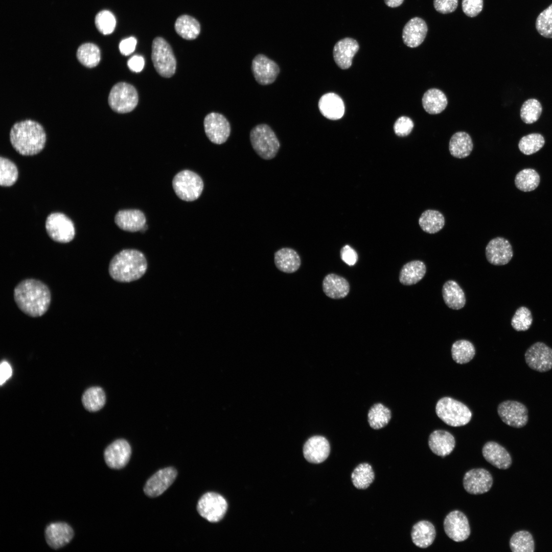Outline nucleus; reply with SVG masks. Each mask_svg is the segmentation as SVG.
Wrapping results in <instances>:
<instances>
[{
	"mask_svg": "<svg viewBox=\"0 0 552 552\" xmlns=\"http://www.w3.org/2000/svg\"><path fill=\"white\" fill-rule=\"evenodd\" d=\"M114 222L123 231L135 232L144 228L146 219L143 212L139 210H123L116 214Z\"/></svg>",
	"mask_w": 552,
	"mask_h": 552,
	"instance_id": "obj_25",
	"label": "nucleus"
},
{
	"mask_svg": "<svg viewBox=\"0 0 552 552\" xmlns=\"http://www.w3.org/2000/svg\"><path fill=\"white\" fill-rule=\"evenodd\" d=\"M442 292L444 301L449 308L459 310L465 306L466 302L465 294L455 281H446L443 286Z\"/></svg>",
	"mask_w": 552,
	"mask_h": 552,
	"instance_id": "obj_31",
	"label": "nucleus"
},
{
	"mask_svg": "<svg viewBox=\"0 0 552 552\" xmlns=\"http://www.w3.org/2000/svg\"><path fill=\"white\" fill-rule=\"evenodd\" d=\"M540 177L538 173L531 168L524 169L519 171L515 178V184L517 189L523 192L535 190L539 186Z\"/></svg>",
	"mask_w": 552,
	"mask_h": 552,
	"instance_id": "obj_40",
	"label": "nucleus"
},
{
	"mask_svg": "<svg viewBox=\"0 0 552 552\" xmlns=\"http://www.w3.org/2000/svg\"><path fill=\"white\" fill-rule=\"evenodd\" d=\"M274 261L279 270L287 273L295 272L301 264V258L297 252L288 247L277 251L274 254Z\"/></svg>",
	"mask_w": 552,
	"mask_h": 552,
	"instance_id": "obj_28",
	"label": "nucleus"
},
{
	"mask_svg": "<svg viewBox=\"0 0 552 552\" xmlns=\"http://www.w3.org/2000/svg\"><path fill=\"white\" fill-rule=\"evenodd\" d=\"M533 320L531 310L525 306H521L516 310L511 324L516 331H526L532 326Z\"/></svg>",
	"mask_w": 552,
	"mask_h": 552,
	"instance_id": "obj_47",
	"label": "nucleus"
},
{
	"mask_svg": "<svg viewBox=\"0 0 552 552\" xmlns=\"http://www.w3.org/2000/svg\"><path fill=\"white\" fill-rule=\"evenodd\" d=\"M18 170L16 165L5 157L0 158V185L2 187H10L14 185L18 178Z\"/></svg>",
	"mask_w": 552,
	"mask_h": 552,
	"instance_id": "obj_46",
	"label": "nucleus"
},
{
	"mask_svg": "<svg viewBox=\"0 0 552 552\" xmlns=\"http://www.w3.org/2000/svg\"><path fill=\"white\" fill-rule=\"evenodd\" d=\"M428 27L421 18L415 17L405 25L402 31V39L405 45L410 48L420 45L427 35Z\"/></svg>",
	"mask_w": 552,
	"mask_h": 552,
	"instance_id": "obj_22",
	"label": "nucleus"
},
{
	"mask_svg": "<svg viewBox=\"0 0 552 552\" xmlns=\"http://www.w3.org/2000/svg\"><path fill=\"white\" fill-rule=\"evenodd\" d=\"M108 100L109 106L114 111L124 113L135 108L139 97L133 86L126 82H119L112 87Z\"/></svg>",
	"mask_w": 552,
	"mask_h": 552,
	"instance_id": "obj_8",
	"label": "nucleus"
},
{
	"mask_svg": "<svg viewBox=\"0 0 552 552\" xmlns=\"http://www.w3.org/2000/svg\"><path fill=\"white\" fill-rule=\"evenodd\" d=\"M433 6L436 11L442 14L454 12L458 6V0H433Z\"/></svg>",
	"mask_w": 552,
	"mask_h": 552,
	"instance_id": "obj_52",
	"label": "nucleus"
},
{
	"mask_svg": "<svg viewBox=\"0 0 552 552\" xmlns=\"http://www.w3.org/2000/svg\"><path fill=\"white\" fill-rule=\"evenodd\" d=\"M172 186L176 195L181 200L192 201L197 199L203 189V182L197 173L184 170L176 174Z\"/></svg>",
	"mask_w": 552,
	"mask_h": 552,
	"instance_id": "obj_6",
	"label": "nucleus"
},
{
	"mask_svg": "<svg viewBox=\"0 0 552 552\" xmlns=\"http://www.w3.org/2000/svg\"><path fill=\"white\" fill-rule=\"evenodd\" d=\"M435 412L444 423L453 427L466 425L472 417V413L466 405L448 397H443L438 401Z\"/></svg>",
	"mask_w": 552,
	"mask_h": 552,
	"instance_id": "obj_4",
	"label": "nucleus"
},
{
	"mask_svg": "<svg viewBox=\"0 0 552 552\" xmlns=\"http://www.w3.org/2000/svg\"><path fill=\"white\" fill-rule=\"evenodd\" d=\"M498 414L507 425L520 428L528 422V409L522 403L514 400H506L500 403L497 407Z\"/></svg>",
	"mask_w": 552,
	"mask_h": 552,
	"instance_id": "obj_11",
	"label": "nucleus"
},
{
	"mask_svg": "<svg viewBox=\"0 0 552 552\" xmlns=\"http://www.w3.org/2000/svg\"><path fill=\"white\" fill-rule=\"evenodd\" d=\"M174 28L176 33L186 40L196 39L200 32V25L194 17L182 15L175 21Z\"/></svg>",
	"mask_w": 552,
	"mask_h": 552,
	"instance_id": "obj_35",
	"label": "nucleus"
},
{
	"mask_svg": "<svg viewBox=\"0 0 552 552\" xmlns=\"http://www.w3.org/2000/svg\"><path fill=\"white\" fill-rule=\"evenodd\" d=\"M77 58L84 66L92 68L97 66L100 62V50L98 47L94 43H85L78 48Z\"/></svg>",
	"mask_w": 552,
	"mask_h": 552,
	"instance_id": "obj_38",
	"label": "nucleus"
},
{
	"mask_svg": "<svg viewBox=\"0 0 552 552\" xmlns=\"http://www.w3.org/2000/svg\"><path fill=\"white\" fill-rule=\"evenodd\" d=\"M12 374L10 365L5 361L2 362L0 365V384L2 385L10 378Z\"/></svg>",
	"mask_w": 552,
	"mask_h": 552,
	"instance_id": "obj_56",
	"label": "nucleus"
},
{
	"mask_svg": "<svg viewBox=\"0 0 552 552\" xmlns=\"http://www.w3.org/2000/svg\"><path fill=\"white\" fill-rule=\"evenodd\" d=\"M177 475V470L172 467L158 470L146 482L144 487L145 494L150 497L160 495L173 483Z\"/></svg>",
	"mask_w": 552,
	"mask_h": 552,
	"instance_id": "obj_15",
	"label": "nucleus"
},
{
	"mask_svg": "<svg viewBox=\"0 0 552 552\" xmlns=\"http://www.w3.org/2000/svg\"><path fill=\"white\" fill-rule=\"evenodd\" d=\"M436 531L433 525L429 521L421 520L412 527L411 537L412 542L420 548H426L433 542Z\"/></svg>",
	"mask_w": 552,
	"mask_h": 552,
	"instance_id": "obj_30",
	"label": "nucleus"
},
{
	"mask_svg": "<svg viewBox=\"0 0 552 552\" xmlns=\"http://www.w3.org/2000/svg\"><path fill=\"white\" fill-rule=\"evenodd\" d=\"M250 140L253 149L264 159L274 158L280 147L273 131L264 124L258 125L252 128L250 133Z\"/></svg>",
	"mask_w": 552,
	"mask_h": 552,
	"instance_id": "obj_5",
	"label": "nucleus"
},
{
	"mask_svg": "<svg viewBox=\"0 0 552 552\" xmlns=\"http://www.w3.org/2000/svg\"><path fill=\"white\" fill-rule=\"evenodd\" d=\"M144 254L134 249H123L111 260L108 268L110 276L119 282L129 283L140 279L147 269Z\"/></svg>",
	"mask_w": 552,
	"mask_h": 552,
	"instance_id": "obj_3",
	"label": "nucleus"
},
{
	"mask_svg": "<svg viewBox=\"0 0 552 552\" xmlns=\"http://www.w3.org/2000/svg\"><path fill=\"white\" fill-rule=\"evenodd\" d=\"M413 123L409 117L402 116L399 118L394 125L395 133L399 136L408 135L413 128Z\"/></svg>",
	"mask_w": 552,
	"mask_h": 552,
	"instance_id": "obj_50",
	"label": "nucleus"
},
{
	"mask_svg": "<svg viewBox=\"0 0 552 552\" xmlns=\"http://www.w3.org/2000/svg\"><path fill=\"white\" fill-rule=\"evenodd\" d=\"M330 445L327 439L321 435L310 438L303 447V454L309 463L319 464L324 462L329 455Z\"/></svg>",
	"mask_w": 552,
	"mask_h": 552,
	"instance_id": "obj_20",
	"label": "nucleus"
},
{
	"mask_svg": "<svg viewBox=\"0 0 552 552\" xmlns=\"http://www.w3.org/2000/svg\"><path fill=\"white\" fill-rule=\"evenodd\" d=\"M72 528L65 522H54L49 524L45 530V538L48 545L57 549L68 544L74 537Z\"/></svg>",
	"mask_w": 552,
	"mask_h": 552,
	"instance_id": "obj_21",
	"label": "nucleus"
},
{
	"mask_svg": "<svg viewBox=\"0 0 552 552\" xmlns=\"http://www.w3.org/2000/svg\"><path fill=\"white\" fill-rule=\"evenodd\" d=\"M493 485L491 473L483 468H476L467 472L463 478V486L469 494L478 495L488 492Z\"/></svg>",
	"mask_w": 552,
	"mask_h": 552,
	"instance_id": "obj_18",
	"label": "nucleus"
},
{
	"mask_svg": "<svg viewBox=\"0 0 552 552\" xmlns=\"http://www.w3.org/2000/svg\"><path fill=\"white\" fill-rule=\"evenodd\" d=\"M340 257L342 260L349 266L355 265L358 260V255L356 251L348 245L341 248Z\"/></svg>",
	"mask_w": 552,
	"mask_h": 552,
	"instance_id": "obj_53",
	"label": "nucleus"
},
{
	"mask_svg": "<svg viewBox=\"0 0 552 552\" xmlns=\"http://www.w3.org/2000/svg\"><path fill=\"white\" fill-rule=\"evenodd\" d=\"M404 0H384L385 4L391 8H395L400 6Z\"/></svg>",
	"mask_w": 552,
	"mask_h": 552,
	"instance_id": "obj_57",
	"label": "nucleus"
},
{
	"mask_svg": "<svg viewBox=\"0 0 552 552\" xmlns=\"http://www.w3.org/2000/svg\"><path fill=\"white\" fill-rule=\"evenodd\" d=\"M443 215L439 211L427 210L423 212L419 219L421 229L428 234H435L441 231L445 225Z\"/></svg>",
	"mask_w": 552,
	"mask_h": 552,
	"instance_id": "obj_36",
	"label": "nucleus"
},
{
	"mask_svg": "<svg viewBox=\"0 0 552 552\" xmlns=\"http://www.w3.org/2000/svg\"><path fill=\"white\" fill-rule=\"evenodd\" d=\"M428 445L433 453L445 457L453 450L455 441L450 432L443 430H436L429 435Z\"/></svg>",
	"mask_w": 552,
	"mask_h": 552,
	"instance_id": "obj_26",
	"label": "nucleus"
},
{
	"mask_svg": "<svg viewBox=\"0 0 552 552\" xmlns=\"http://www.w3.org/2000/svg\"><path fill=\"white\" fill-rule=\"evenodd\" d=\"M45 228L49 237L59 243L71 241L75 235V229L72 220L61 213L50 214L45 221Z\"/></svg>",
	"mask_w": 552,
	"mask_h": 552,
	"instance_id": "obj_9",
	"label": "nucleus"
},
{
	"mask_svg": "<svg viewBox=\"0 0 552 552\" xmlns=\"http://www.w3.org/2000/svg\"><path fill=\"white\" fill-rule=\"evenodd\" d=\"M482 453L485 459L498 469L505 470L512 465V457L509 452L495 442L486 443L482 447Z\"/></svg>",
	"mask_w": 552,
	"mask_h": 552,
	"instance_id": "obj_24",
	"label": "nucleus"
},
{
	"mask_svg": "<svg viewBox=\"0 0 552 552\" xmlns=\"http://www.w3.org/2000/svg\"><path fill=\"white\" fill-rule=\"evenodd\" d=\"M227 509V503L221 495L215 492H208L198 501L197 510L203 518L212 523L218 522L224 516Z\"/></svg>",
	"mask_w": 552,
	"mask_h": 552,
	"instance_id": "obj_10",
	"label": "nucleus"
},
{
	"mask_svg": "<svg viewBox=\"0 0 552 552\" xmlns=\"http://www.w3.org/2000/svg\"><path fill=\"white\" fill-rule=\"evenodd\" d=\"M151 59L157 72L162 77L170 78L175 73L176 61L169 43L163 38H155L152 43Z\"/></svg>",
	"mask_w": 552,
	"mask_h": 552,
	"instance_id": "obj_7",
	"label": "nucleus"
},
{
	"mask_svg": "<svg viewBox=\"0 0 552 552\" xmlns=\"http://www.w3.org/2000/svg\"><path fill=\"white\" fill-rule=\"evenodd\" d=\"M318 108L325 117L333 120L340 119L344 113L342 100L338 95L332 93L326 94L320 98Z\"/></svg>",
	"mask_w": 552,
	"mask_h": 552,
	"instance_id": "obj_27",
	"label": "nucleus"
},
{
	"mask_svg": "<svg viewBox=\"0 0 552 552\" xmlns=\"http://www.w3.org/2000/svg\"><path fill=\"white\" fill-rule=\"evenodd\" d=\"M353 485L358 489H365L373 482L375 474L372 466L368 463L358 465L351 475Z\"/></svg>",
	"mask_w": 552,
	"mask_h": 552,
	"instance_id": "obj_42",
	"label": "nucleus"
},
{
	"mask_svg": "<svg viewBox=\"0 0 552 552\" xmlns=\"http://www.w3.org/2000/svg\"><path fill=\"white\" fill-rule=\"evenodd\" d=\"M367 417L371 427L379 429L388 424L392 417L391 411L382 404L376 403L370 408Z\"/></svg>",
	"mask_w": 552,
	"mask_h": 552,
	"instance_id": "obj_39",
	"label": "nucleus"
},
{
	"mask_svg": "<svg viewBox=\"0 0 552 552\" xmlns=\"http://www.w3.org/2000/svg\"><path fill=\"white\" fill-rule=\"evenodd\" d=\"M10 141L14 149L20 154L34 155L43 149L46 135L39 123L26 120L13 125L10 132Z\"/></svg>",
	"mask_w": 552,
	"mask_h": 552,
	"instance_id": "obj_2",
	"label": "nucleus"
},
{
	"mask_svg": "<svg viewBox=\"0 0 552 552\" xmlns=\"http://www.w3.org/2000/svg\"><path fill=\"white\" fill-rule=\"evenodd\" d=\"M136 43V39L133 37H130L122 40L119 44L120 52L123 55H129L135 50Z\"/></svg>",
	"mask_w": 552,
	"mask_h": 552,
	"instance_id": "obj_54",
	"label": "nucleus"
},
{
	"mask_svg": "<svg viewBox=\"0 0 552 552\" xmlns=\"http://www.w3.org/2000/svg\"><path fill=\"white\" fill-rule=\"evenodd\" d=\"M451 351L453 359L459 364L469 362L475 354V349L473 343L465 339L454 342L452 345Z\"/></svg>",
	"mask_w": 552,
	"mask_h": 552,
	"instance_id": "obj_41",
	"label": "nucleus"
},
{
	"mask_svg": "<svg viewBox=\"0 0 552 552\" xmlns=\"http://www.w3.org/2000/svg\"><path fill=\"white\" fill-rule=\"evenodd\" d=\"M323 289L325 294L333 299L346 297L349 292L350 285L346 279L334 273L327 275L323 281Z\"/></svg>",
	"mask_w": 552,
	"mask_h": 552,
	"instance_id": "obj_29",
	"label": "nucleus"
},
{
	"mask_svg": "<svg viewBox=\"0 0 552 552\" xmlns=\"http://www.w3.org/2000/svg\"><path fill=\"white\" fill-rule=\"evenodd\" d=\"M535 27L542 36L552 38V4L538 15Z\"/></svg>",
	"mask_w": 552,
	"mask_h": 552,
	"instance_id": "obj_48",
	"label": "nucleus"
},
{
	"mask_svg": "<svg viewBox=\"0 0 552 552\" xmlns=\"http://www.w3.org/2000/svg\"><path fill=\"white\" fill-rule=\"evenodd\" d=\"M426 267L420 260L410 261L403 265L399 274L400 282L406 286L412 285L420 282L425 276Z\"/></svg>",
	"mask_w": 552,
	"mask_h": 552,
	"instance_id": "obj_32",
	"label": "nucleus"
},
{
	"mask_svg": "<svg viewBox=\"0 0 552 552\" xmlns=\"http://www.w3.org/2000/svg\"><path fill=\"white\" fill-rule=\"evenodd\" d=\"M542 112V106L539 100L530 98L525 101L521 105L520 117L521 120L526 124L537 122Z\"/></svg>",
	"mask_w": 552,
	"mask_h": 552,
	"instance_id": "obj_44",
	"label": "nucleus"
},
{
	"mask_svg": "<svg viewBox=\"0 0 552 552\" xmlns=\"http://www.w3.org/2000/svg\"><path fill=\"white\" fill-rule=\"evenodd\" d=\"M82 402L84 408L88 411L90 412L98 411L105 404V392L100 387H91L87 389L83 393Z\"/></svg>",
	"mask_w": 552,
	"mask_h": 552,
	"instance_id": "obj_37",
	"label": "nucleus"
},
{
	"mask_svg": "<svg viewBox=\"0 0 552 552\" xmlns=\"http://www.w3.org/2000/svg\"><path fill=\"white\" fill-rule=\"evenodd\" d=\"M526 363L531 369L541 373L552 369V349L542 342L531 346L524 354Z\"/></svg>",
	"mask_w": 552,
	"mask_h": 552,
	"instance_id": "obj_12",
	"label": "nucleus"
},
{
	"mask_svg": "<svg viewBox=\"0 0 552 552\" xmlns=\"http://www.w3.org/2000/svg\"><path fill=\"white\" fill-rule=\"evenodd\" d=\"M473 144L470 135L466 132L459 131L455 133L451 137L449 144V150L453 157L464 158L471 153Z\"/></svg>",
	"mask_w": 552,
	"mask_h": 552,
	"instance_id": "obj_33",
	"label": "nucleus"
},
{
	"mask_svg": "<svg viewBox=\"0 0 552 552\" xmlns=\"http://www.w3.org/2000/svg\"><path fill=\"white\" fill-rule=\"evenodd\" d=\"M14 298L19 309L31 317H39L48 310L51 300L50 291L42 282L33 279L19 283L14 289Z\"/></svg>",
	"mask_w": 552,
	"mask_h": 552,
	"instance_id": "obj_1",
	"label": "nucleus"
},
{
	"mask_svg": "<svg viewBox=\"0 0 552 552\" xmlns=\"http://www.w3.org/2000/svg\"><path fill=\"white\" fill-rule=\"evenodd\" d=\"M251 69L256 80L261 85L272 83L280 72L278 65L263 54H258L254 58Z\"/></svg>",
	"mask_w": 552,
	"mask_h": 552,
	"instance_id": "obj_19",
	"label": "nucleus"
},
{
	"mask_svg": "<svg viewBox=\"0 0 552 552\" xmlns=\"http://www.w3.org/2000/svg\"><path fill=\"white\" fill-rule=\"evenodd\" d=\"M544 136L539 133H532L522 137L518 143L519 150L530 155L539 151L544 145Z\"/></svg>",
	"mask_w": 552,
	"mask_h": 552,
	"instance_id": "obj_45",
	"label": "nucleus"
},
{
	"mask_svg": "<svg viewBox=\"0 0 552 552\" xmlns=\"http://www.w3.org/2000/svg\"><path fill=\"white\" fill-rule=\"evenodd\" d=\"M359 48L357 41L352 38L346 37L339 40L335 44L333 51L335 63L341 69L349 68Z\"/></svg>",
	"mask_w": 552,
	"mask_h": 552,
	"instance_id": "obj_23",
	"label": "nucleus"
},
{
	"mask_svg": "<svg viewBox=\"0 0 552 552\" xmlns=\"http://www.w3.org/2000/svg\"><path fill=\"white\" fill-rule=\"evenodd\" d=\"M485 254L487 261L495 266L506 265L513 256L512 246L506 239L497 237L491 239L487 244Z\"/></svg>",
	"mask_w": 552,
	"mask_h": 552,
	"instance_id": "obj_17",
	"label": "nucleus"
},
{
	"mask_svg": "<svg viewBox=\"0 0 552 552\" xmlns=\"http://www.w3.org/2000/svg\"><path fill=\"white\" fill-rule=\"evenodd\" d=\"M462 10L468 16H476L482 10L483 0H462Z\"/></svg>",
	"mask_w": 552,
	"mask_h": 552,
	"instance_id": "obj_51",
	"label": "nucleus"
},
{
	"mask_svg": "<svg viewBox=\"0 0 552 552\" xmlns=\"http://www.w3.org/2000/svg\"><path fill=\"white\" fill-rule=\"evenodd\" d=\"M510 547L513 552H534L535 542L532 535L527 531L515 533L510 540Z\"/></svg>",
	"mask_w": 552,
	"mask_h": 552,
	"instance_id": "obj_43",
	"label": "nucleus"
},
{
	"mask_svg": "<svg viewBox=\"0 0 552 552\" xmlns=\"http://www.w3.org/2000/svg\"><path fill=\"white\" fill-rule=\"evenodd\" d=\"M131 455L130 444L122 439L113 441L106 447L104 452L106 464L113 469L124 468L129 462Z\"/></svg>",
	"mask_w": 552,
	"mask_h": 552,
	"instance_id": "obj_16",
	"label": "nucleus"
},
{
	"mask_svg": "<svg viewBox=\"0 0 552 552\" xmlns=\"http://www.w3.org/2000/svg\"><path fill=\"white\" fill-rule=\"evenodd\" d=\"M144 64V59L140 55L132 56L127 62V65L129 69L136 73L141 72L143 69Z\"/></svg>",
	"mask_w": 552,
	"mask_h": 552,
	"instance_id": "obj_55",
	"label": "nucleus"
},
{
	"mask_svg": "<svg viewBox=\"0 0 552 552\" xmlns=\"http://www.w3.org/2000/svg\"><path fill=\"white\" fill-rule=\"evenodd\" d=\"M95 22L98 30L103 35L112 33L116 27V18L108 10L99 12L96 16Z\"/></svg>",
	"mask_w": 552,
	"mask_h": 552,
	"instance_id": "obj_49",
	"label": "nucleus"
},
{
	"mask_svg": "<svg viewBox=\"0 0 552 552\" xmlns=\"http://www.w3.org/2000/svg\"><path fill=\"white\" fill-rule=\"evenodd\" d=\"M205 133L211 142L216 144H222L228 139L230 132V124L222 114L211 112L204 120Z\"/></svg>",
	"mask_w": 552,
	"mask_h": 552,
	"instance_id": "obj_13",
	"label": "nucleus"
},
{
	"mask_svg": "<svg viewBox=\"0 0 552 552\" xmlns=\"http://www.w3.org/2000/svg\"><path fill=\"white\" fill-rule=\"evenodd\" d=\"M444 528L449 538L455 542L466 540L470 535V527L466 516L455 510L450 512L444 520Z\"/></svg>",
	"mask_w": 552,
	"mask_h": 552,
	"instance_id": "obj_14",
	"label": "nucleus"
},
{
	"mask_svg": "<svg viewBox=\"0 0 552 552\" xmlns=\"http://www.w3.org/2000/svg\"><path fill=\"white\" fill-rule=\"evenodd\" d=\"M425 110L429 114H436L442 112L448 103L445 94L437 88H431L424 94L422 99Z\"/></svg>",
	"mask_w": 552,
	"mask_h": 552,
	"instance_id": "obj_34",
	"label": "nucleus"
}]
</instances>
